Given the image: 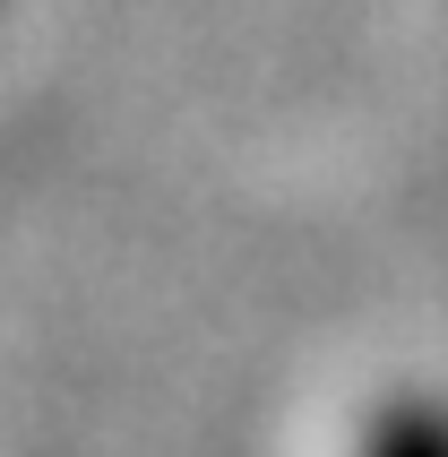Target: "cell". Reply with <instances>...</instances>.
Listing matches in <instances>:
<instances>
[{
  "label": "cell",
  "instance_id": "obj_1",
  "mask_svg": "<svg viewBox=\"0 0 448 457\" xmlns=\"http://www.w3.org/2000/svg\"><path fill=\"white\" fill-rule=\"evenodd\" d=\"M371 457H448V449H440L431 423H388V432L371 440Z\"/></svg>",
  "mask_w": 448,
  "mask_h": 457
}]
</instances>
